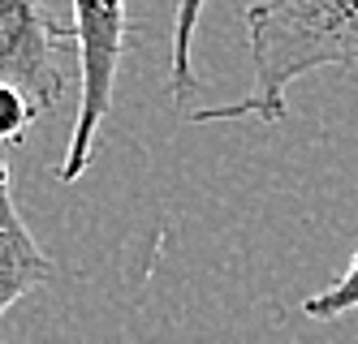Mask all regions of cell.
<instances>
[{"instance_id":"cell-1","label":"cell","mask_w":358,"mask_h":344,"mask_svg":"<svg viewBox=\"0 0 358 344\" xmlns=\"http://www.w3.org/2000/svg\"><path fill=\"white\" fill-rule=\"evenodd\" d=\"M246 43L255 87L238 103L190 112L194 125L255 117L280 125L289 87L315 69H358V0H246Z\"/></svg>"},{"instance_id":"cell-2","label":"cell","mask_w":358,"mask_h":344,"mask_svg":"<svg viewBox=\"0 0 358 344\" xmlns=\"http://www.w3.org/2000/svg\"><path fill=\"white\" fill-rule=\"evenodd\" d=\"M73 73H78V117L69 129V147L61 160V181L73 185L95 155L99 125L113 112L117 95V69L125 57V43L134 35V22L125 0H73Z\"/></svg>"},{"instance_id":"cell-3","label":"cell","mask_w":358,"mask_h":344,"mask_svg":"<svg viewBox=\"0 0 358 344\" xmlns=\"http://www.w3.org/2000/svg\"><path fill=\"white\" fill-rule=\"evenodd\" d=\"M0 82L17 87L35 112H57L73 91V35L48 0H0Z\"/></svg>"},{"instance_id":"cell-4","label":"cell","mask_w":358,"mask_h":344,"mask_svg":"<svg viewBox=\"0 0 358 344\" xmlns=\"http://www.w3.org/2000/svg\"><path fill=\"white\" fill-rule=\"evenodd\" d=\"M52 280V258L39 250L31 228L22 224L13 185H9V164L0 160V319L13 310L31 288Z\"/></svg>"},{"instance_id":"cell-5","label":"cell","mask_w":358,"mask_h":344,"mask_svg":"<svg viewBox=\"0 0 358 344\" xmlns=\"http://www.w3.org/2000/svg\"><path fill=\"white\" fill-rule=\"evenodd\" d=\"M208 0H177V13H173V65H169V87H173V99L177 103H190L199 95V77H194V65H190V43H194V31H199V13Z\"/></svg>"},{"instance_id":"cell-6","label":"cell","mask_w":358,"mask_h":344,"mask_svg":"<svg viewBox=\"0 0 358 344\" xmlns=\"http://www.w3.org/2000/svg\"><path fill=\"white\" fill-rule=\"evenodd\" d=\"M354 306H358V258L345 262V271L332 280L324 293H315V297L302 301L306 319H341V314H350Z\"/></svg>"},{"instance_id":"cell-7","label":"cell","mask_w":358,"mask_h":344,"mask_svg":"<svg viewBox=\"0 0 358 344\" xmlns=\"http://www.w3.org/2000/svg\"><path fill=\"white\" fill-rule=\"evenodd\" d=\"M35 108H31V99L22 95L17 87L9 82H0V142H22L31 134V125H35Z\"/></svg>"}]
</instances>
